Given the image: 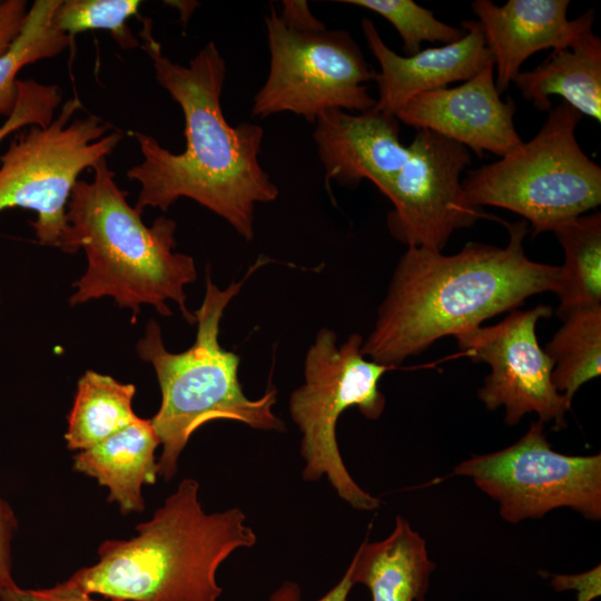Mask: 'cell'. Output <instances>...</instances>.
<instances>
[{
  "mask_svg": "<svg viewBox=\"0 0 601 601\" xmlns=\"http://www.w3.org/2000/svg\"><path fill=\"white\" fill-rule=\"evenodd\" d=\"M139 37L157 82L181 108L185 150L171 152L147 134L134 131L142 160L127 170L139 183L135 208L167 211L189 198L225 219L244 239L254 237L256 204L273 203L279 189L259 161L264 129L242 122L230 126L223 112L226 62L209 41L187 66L174 62L152 33V21L141 19Z\"/></svg>",
  "mask_w": 601,
  "mask_h": 601,
  "instance_id": "obj_1",
  "label": "cell"
},
{
  "mask_svg": "<svg viewBox=\"0 0 601 601\" xmlns=\"http://www.w3.org/2000/svg\"><path fill=\"white\" fill-rule=\"evenodd\" d=\"M505 225L504 247L471 242L453 255L408 247L393 273L374 328L363 341V354L395 367L441 337L479 327L532 295L555 293L560 267L525 255L528 221Z\"/></svg>",
  "mask_w": 601,
  "mask_h": 601,
  "instance_id": "obj_2",
  "label": "cell"
},
{
  "mask_svg": "<svg viewBox=\"0 0 601 601\" xmlns=\"http://www.w3.org/2000/svg\"><path fill=\"white\" fill-rule=\"evenodd\" d=\"M198 492L196 480L184 479L135 536L104 541L98 561L65 581L117 601H218V568L256 534L237 508L206 513Z\"/></svg>",
  "mask_w": 601,
  "mask_h": 601,
  "instance_id": "obj_3",
  "label": "cell"
},
{
  "mask_svg": "<svg viewBox=\"0 0 601 601\" xmlns=\"http://www.w3.org/2000/svg\"><path fill=\"white\" fill-rule=\"evenodd\" d=\"M91 180L78 179L67 207L68 230L62 252L83 249L87 268L73 283L71 306L100 297H112L120 308L132 312V323L142 305L152 306L164 317L177 304L191 325L194 313L187 305L185 287L197 278L191 256L174 252L177 224L159 216L150 226L127 201V191L115 180L107 159L92 168Z\"/></svg>",
  "mask_w": 601,
  "mask_h": 601,
  "instance_id": "obj_4",
  "label": "cell"
},
{
  "mask_svg": "<svg viewBox=\"0 0 601 601\" xmlns=\"http://www.w3.org/2000/svg\"><path fill=\"white\" fill-rule=\"evenodd\" d=\"M265 260L253 265L243 279L220 289L206 276L201 305L194 312L197 332L184 352L166 348L159 324L150 319L136 345L138 356L156 373L161 392L158 412L150 418L162 447L158 475L169 481L191 435L211 421L227 420L264 431H283L285 423L274 413L277 390L268 387L258 398H249L239 382V356L223 348L219 329L223 315L245 280Z\"/></svg>",
  "mask_w": 601,
  "mask_h": 601,
  "instance_id": "obj_5",
  "label": "cell"
},
{
  "mask_svg": "<svg viewBox=\"0 0 601 601\" xmlns=\"http://www.w3.org/2000/svg\"><path fill=\"white\" fill-rule=\"evenodd\" d=\"M582 115L565 102L549 111L540 131L495 162L470 170L462 187L470 205L511 210L533 237L601 204V168L581 149Z\"/></svg>",
  "mask_w": 601,
  "mask_h": 601,
  "instance_id": "obj_6",
  "label": "cell"
},
{
  "mask_svg": "<svg viewBox=\"0 0 601 601\" xmlns=\"http://www.w3.org/2000/svg\"><path fill=\"white\" fill-rule=\"evenodd\" d=\"M363 341L362 335L351 334L338 344L333 331L319 329L306 353L304 383L290 394L289 413L302 433L303 480L326 476L351 506L372 511L381 501L351 476L336 440L337 421L347 408L355 406L370 420L378 418L385 408L378 383L394 367L367 358Z\"/></svg>",
  "mask_w": 601,
  "mask_h": 601,
  "instance_id": "obj_7",
  "label": "cell"
},
{
  "mask_svg": "<svg viewBox=\"0 0 601 601\" xmlns=\"http://www.w3.org/2000/svg\"><path fill=\"white\" fill-rule=\"evenodd\" d=\"M77 96L63 102L46 127L30 126L0 156V211L33 210L30 221L41 245L62 249L68 230L67 207L80 174L106 159L124 138L120 129L88 114Z\"/></svg>",
  "mask_w": 601,
  "mask_h": 601,
  "instance_id": "obj_8",
  "label": "cell"
},
{
  "mask_svg": "<svg viewBox=\"0 0 601 601\" xmlns=\"http://www.w3.org/2000/svg\"><path fill=\"white\" fill-rule=\"evenodd\" d=\"M265 26L269 72L254 97V117L292 112L314 124L327 110L365 112L374 108L376 99L365 82L374 80L376 71L349 32L290 29L273 6Z\"/></svg>",
  "mask_w": 601,
  "mask_h": 601,
  "instance_id": "obj_9",
  "label": "cell"
},
{
  "mask_svg": "<svg viewBox=\"0 0 601 601\" xmlns=\"http://www.w3.org/2000/svg\"><path fill=\"white\" fill-rule=\"evenodd\" d=\"M453 474L471 477L499 503L500 515L510 523L542 518L558 508L601 519V454L554 451L540 420L514 444L474 455L457 464Z\"/></svg>",
  "mask_w": 601,
  "mask_h": 601,
  "instance_id": "obj_10",
  "label": "cell"
},
{
  "mask_svg": "<svg viewBox=\"0 0 601 601\" xmlns=\"http://www.w3.org/2000/svg\"><path fill=\"white\" fill-rule=\"evenodd\" d=\"M411 155L381 191L393 205L388 230L408 247L442 252L452 234L491 218L466 200L463 169L471 164L470 150L428 129H417Z\"/></svg>",
  "mask_w": 601,
  "mask_h": 601,
  "instance_id": "obj_11",
  "label": "cell"
},
{
  "mask_svg": "<svg viewBox=\"0 0 601 601\" xmlns=\"http://www.w3.org/2000/svg\"><path fill=\"white\" fill-rule=\"evenodd\" d=\"M551 315L548 305L514 309L495 325L454 336L466 356L490 366L491 373L477 395L489 411L503 406L508 425L536 413L541 422H553L556 430L565 426V412L571 406L554 387L552 361L535 332L538 322Z\"/></svg>",
  "mask_w": 601,
  "mask_h": 601,
  "instance_id": "obj_12",
  "label": "cell"
},
{
  "mask_svg": "<svg viewBox=\"0 0 601 601\" xmlns=\"http://www.w3.org/2000/svg\"><path fill=\"white\" fill-rule=\"evenodd\" d=\"M515 111L511 97L500 98L492 61L460 86L413 97L395 116L405 125L460 142L481 158L484 151L503 157L522 145Z\"/></svg>",
  "mask_w": 601,
  "mask_h": 601,
  "instance_id": "obj_13",
  "label": "cell"
},
{
  "mask_svg": "<svg viewBox=\"0 0 601 601\" xmlns=\"http://www.w3.org/2000/svg\"><path fill=\"white\" fill-rule=\"evenodd\" d=\"M361 24L381 67L374 77L378 87L376 111L395 115L413 97L466 81L493 61L477 20L461 22L464 36L459 41L405 57L387 47L371 19L363 18Z\"/></svg>",
  "mask_w": 601,
  "mask_h": 601,
  "instance_id": "obj_14",
  "label": "cell"
},
{
  "mask_svg": "<svg viewBox=\"0 0 601 601\" xmlns=\"http://www.w3.org/2000/svg\"><path fill=\"white\" fill-rule=\"evenodd\" d=\"M569 4V0H509L503 6L491 0L472 2L496 67L500 93L509 89L531 55L571 47L592 30L594 10L568 20Z\"/></svg>",
  "mask_w": 601,
  "mask_h": 601,
  "instance_id": "obj_15",
  "label": "cell"
},
{
  "mask_svg": "<svg viewBox=\"0 0 601 601\" xmlns=\"http://www.w3.org/2000/svg\"><path fill=\"white\" fill-rule=\"evenodd\" d=\"M314 124L313 139L325 178L339 185L354 187L367 179L382 191L411 155L410 145L400 140L395 115L332 109Z\"/></svg>",
  "mask_w": 601,
  "mask_h": 601,
  "instance_id": "obj_16",
  "label": "cell"
},
{
  "mask_svg": "<svg viewBox=\"0 0 601 601\" xmlns=\"http://www.w3.org/2000/svg\"><path fill=\"white\" fill-rule=\"evenodd\" d=\"M159 437L150 418L138 417L98 444L73 455V470L95 479L108 490V502L124 515L145 509L142 486L158 475Z\"/></svg>",
  "mask_w": 601,
  "mask_h": 601,
  "instance_id": "obj_17",
  "label": "cell"
},
{
  "mask_svg": "<svg viewBox=\"0 0 601 601\" xmlns=\"http://www.w3.org/2000/svg\"><path fill=\"white\" fill-rule=\"evenodd\" d=\"M353 584L365 585L372 601H424L435 569L425 540L401 515L382 541L365 540L349 563Z\"/></svg>",
  "mask_w": 601,
  "mask_h": 601,
  "instance_id": "obj_18",
  "label": "cell"
},
{
  "mask_svg": "<svg viewBox=\"0 0 601 601\" xmlns=\"http://www.w3.org/2000/svg\"><path fill=\"white\" fill-rule=\"evenodd\" d=\"M540 111H550V96L581 115L601 121V40L591 31L571 47L552 50L536 68L520 71L512 81Z\"/></svg>",
  "mask_w": 601,
  "mask_h": 601,
  "instance_id": "obj_19",
  "label": "cell"
},
{
  "mask_svg": "<svg viewBox=\"0 0 601 601\" xmlns=\"http://www.w3.org/2000/svg\"><path fill=\"white\" fill-rule=\"evenodd\" d=\"M135 393L134 384L86 371L77 382L67 417V447L77 452L86 450L136 421L139 416L132 410Z\"/></svg>",
  "mask_w": 601,
  "mask_h": 601,
  "instance_id": "obj_20",
  "label": "cell"
},
{
  "mask_svg": "<svg viewBox=\"0 0 601 601\" xmlns=\"http://www.w3.org/2000/svg\"><path fill=\"white\" fill-rule=\"evenodd\" d=\"M553 233L564 250L555 292L556 315L564 319L574 311L601 305V214L581 215Z\"/></svg>",
  "mask_w": 601,
  "mask_h": 601,
  "instance_id": "obj_21",
  "label": "cell"
},
{
  "mask_svg": "<svg viewBox=\"0 0 601 601\" xmlns=\"http://www.w3.org/2000/svg\"><path fill=\"white\" fill-rule=\"evenodd\" d=\"M562 322L544 352L554 387L571 406L577 391L601 373V305L574 311Z\"/></svg>",
  "mask_w": 601,
  "mask_h": 601,
  "instance_id": "obj_22",
  "label": "cell"
},
{
  "mask_svg": "<svg viewBox=\"0 0 601 601\" xmlns=\"http://www.w3.org/2000/svg\"><path fill=\"white\" fill-rule=\"evenodd\" d=\"M60 0H36L28 10L24 24L0 57V116L8 117L18 99V73L28 65L63 52L73 38L59 31L52 21Z\"/></svg>",
  "mask_w": 601,
  "mask_h": 601,
  "instance_id": "obj_23",
  "label": "cell"
},
{
  "mask_svg": "<svg viewBox=\"0 0 601 601\" xmlns=\"http://www.w3.org/2000/svg\"><path fill=\"white\" fill-rule=\"evenodd\" d=\"M140 6L139 0H60L52 21L71 38L89 30H107L121 49L128 50L140 45L127 24L138 16Z\"/></svg>",
  "mask_w": 601,
  "mask_h": 601,
  "instance_id": "obj_24",
  "label": "cell"
},
{
  "mask_svg": "<svg viewBox=\"0 0 601 601\" xmlns=\"http://www.w3.org/2000/svg\"><path fill=\"white\" fill-rule=\"evenodd\" d=\"M384 17L396 29L403 40V51L413 56L421 50L422 42L459 41L464 30L437 20L433 11L412 0H343Z\"/></svg>",
  "mask_w": 601,
  "mask_h": 601,
  "instance_id": "obj_25",
  "label": "cell"
},
{
  "mask_svg": "<svg viewBox=\"0 0 601 601\" xmlns=\"http://www.w3.org/2000/svg\"><path fill=\"white\" fill-rule=\"evenodd\" d=\"M62 100L57 85H46L33 79L18 81V99L14 109L0 126V144L9 135L24 127L48 126Z\"/></svg>",
  "mask_w": 601,
  "mask_h": 601,
  "instance_id": "obj_26",
  "label": "cell"
},
{
  "mask_svg": "<svg viewBox=\"0 0 601 601\" xmlns=\"http://www.w3.org/2000/svg\"><path fill=\"white\" fill-rule=\"evenodd\" d=\"M0 601H102L62 581L50 588L24 589L17 583L0 591ZM117 601V600H109Z\"/></svg>",
  "mask_w": 601,
  "mask_h": 601,
  "instance_id": "obj_27",
  "label": "cell"
},
{
  "mask_svg": "<svg viewBox=\"0 0 601 601\" xmlns=\"http://www.w3.org/2000/svg\"><path fill=\"white\" fill-rule=\"evenodd\" d=\"M555 591L575 590L577 601H592L601 594L600 565L580 574H549Z\"/></svg>",
  "mask_w": 601,
  "mask_h": 601,
  "instance_id": "obj_28",
  "label": "cell"
},
{
  "mask_svg": "<svg viewBox=\"0 0 601 601\" xmlns=\"http://www.w3.org/2000/svg\"><path fill=\"white\" fill-rule=\"evenodd\" d=\"M17 524L11 506L0 496V591L16 583L11 573V542Z\"/></svg>",
  "mask_w": 601,
  "mask_h": 601,
  "instance_id": "obj_29",
  "label": "cell"
},
{
  "mask_svg": "<svg viewBox=\"0 0 601 601\" xmlns=\"http://www.w3.org/2000/svg\"><path fill=\"white\" fill-rule=\"evenodd\" d=\"M28 10L26 0L0 1V57L19 36Z\"/></svg>",
  "mask_w": 601,
  "mask_h": 601,
  "instance_id": "obj_30",
  "label": "cell"
},
{
  "mask_svg": "<svg viewBox=\"0 0 601 601\" xmlns=\"http://www.w3.org/2000/svg\"><path fill=\"white\" fill-rule=\"evenodd\" d=\"M351 566L346 569L342 579L322 598L316 601H347L352 582ZM269 601H302V589L296 582L286 581L269 597Z\"/></svg>",
  "mask_w": 601,
  "mask_h": 601,
  "instance_id": "obj_31",
  "label": "cell"
},
{
  "mask_svg": "<svg viewBox=\"0 0 601 601\" xmlns=\"http://www.w3.org/2000/svg\"><path fill=\"white\" fill-rule=\"evenodd\" d=\"M278 14L288 28L297 31H315L326 28L312 14L307 2L303 0L283 1Z\"/></svg>",
  "mask_w": 601,
  "mask_h": 601,
  "instance_id": "obj_32",
  "label": "cell"
},
{
  "mask_svg": "<svg viewBox=\"0 0 601 601\" xmlns=\"http://www.w3.org/2000/svg\"><path fill=\"white\" fill-rule=\"evenodd\" d=\"M0 304H1V292H0Z\"/></svg>",
  "mask_w": 601,
  "mask_h": 601,
  "instance_id": "obj_33",
  "label": "cell"
}]
</instances>
